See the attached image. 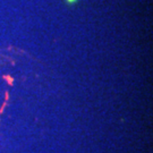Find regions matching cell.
I'll return each mask as SVG.
<instances>
[{
	"label": "cell",
	"mask_w": 153,
	"mask_h": 153,
	"mask_svg": "<svg viewBox=\"0 0 153 153\" xmlns=\"http://www.w3.org/2000/svg\"><path fill=\"white\" fill-rule=\"evenodd\" d=\"M2 78L8 82V85H10V86L14 85V78L11 76H9V75H2Z\"/></svg>",
	"instance_id": "6da1fadb"
},
{
	"label": "cell",
	"mask_w": 153,
	"mask_h": 153,
	"mask_svg": "<svg viewBox=\"0 0 153 153\" xmlns=\"http://www.w3.org/2000/svg\"><path fill=\"white\" fill-rule=\"evenodd\" d=\"M65 1H66V4H67V5L71 6V5H75L78 0H65Z\"/></svg>",
	"instance_id": "7a4b0ae2"
},
{
	"label": "cell",
	"mask_w": 153,
	"mask_h": 153,
	"mask_svg": "<svg viewBox=\"0 0 153 153\" xmlns=\"http://www.w3.org/2000/svg\"><path fill=\"white\" fill-rule=\"evenodd\" d=\"M5 107H6V102H4L2 107H1V109H0V114H2V112H4V109H5Z\"/></svg>",
	"instance_id": "3957f363"
},
{
	"label": "cell",
	"mask_w": 153,
	"mask_h": 153,
	"mask_svg": "<svg viewBox=\"0 0 153 153\" xmlns=\"http://www.w3.org/2000/svg\"><path fill=\"white\" fill-rule=\"evenodd\" d=\"M9 92H6V100H8V98H9V94H8Z\"/></svg>",
	"instance_id": "277c9868"
}]
</instances>
